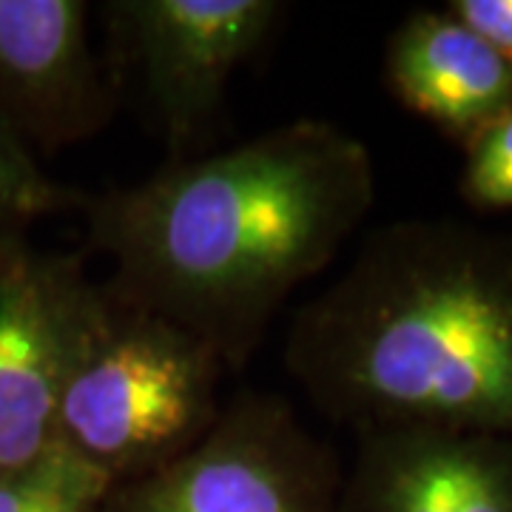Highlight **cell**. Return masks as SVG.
Here are the masks:
<instances>
[{
  "label": "cell",
  "instance_id": "obj_10",
  "mask_svg": "<svg viewBox=\"0 0 512 512\" xmlns=\"http://www.w3.org/2000/svg\"><path fill=\"white\" fill-rule=\"evenodd\" d=\"M83 205L80 191L49 177L40 157L0 126V251L26 242L43 220Z\"/></svg>",
  "mask_w": 512,
  "mask_h": 512
},
{
  "label": "cell",
  "instance_id": "obj_11",
  "mask_svg": "<svg viewBox=\"0 0 512 512\" xmlns=\"http://www.w3.org/2000/svg\"><path fill=\"white\" fill-rule=\"evenodd\" d=\"M111 487L103 473L55 447L32 467L0 476V512H100Z\"/></svg>",
  "mask_w": 512,
  "mask_h": 512
},
{
  "label": "cell",
  "instance_id": "obj_8",
  "mask_svg": "<svg viewBox=\"0 0 512 512\" xmlns=\"http://www.w3.org/2000/svg\"><path fill=\"white\" fill-rule=\"evenodd\" d=\"M356 439L345 512H512V441L436 427Z\"/></svg>",
  "mask_w": 512,
  "mask_h": 512
},
{
  "label": "cell",
  "instance_id": "obj_13",
  "mask_svg": "<svg viewBox=\"0 0 512 512\" xmlns=\"http://www.w3.org/2000/svg\"><path fill=\"white\" fill-rule=\"evenodd\" d=\"M450 12L512 63V0H453Z\"/></svg>",
  "mask_w": 512,
  "mask_h": 512
},
{
  "label": "cell",
  "instance_id": "obj_12",
  "mask_svg": "<svg viewBox=\"0 0 512 512\" xmlns=\"http://www.w3.org/2000/svg\"><path fill=\"white\" fill-rule=\"evenodd\" d=\"M461 194L484 211L512 208V109L467 143Z\"/></svg>",
  "mask_w": 512,
  "mask_h": 512
},
{
  "label": "cell",
  "instance_id": "obj_4",
  "mask_svg": "<svg viewBox=\"0 0 512 512\" xmlns=\"http://www.w3.org/2000/svg\"><path fill=\"white\" fill-rule=\"evenodd\" d=\"M100 512H345V476L291 404L245 393L188 453L114 484Z\"/></svg>",
  "mask_w": 512,
  "mask_h": 512
},
{
  "label": "cell",
  "instance_id": "obj_2",
  "mask_svg": "<svg viewBox=\"0 0 512 512\" xmlns=\"http://www.w3.org/2000/svg\"><path fill=\"white\" fill-rule=\"evenodd\" d=\"M285 367L353 433L436 427L512 441V234L402 220L296 311Z\"/></svg>",
  "mask_w": 512,
  "mask_h": 512
},
{
  "label": "cell",
  "instance_id": "obj_9",
  "mask_svg": "<svg viewBox=\"0 0 512 512\" xmlns=\"http://www.w3.org/2000/svg\"><path fill=\"white\" fill-rule=\"evenodd\" d=\"M387 77L407 109L470 143L512 109V63L453 12H419L390 37Z\"/></svg>",
  "mask_w": 512,
  "mask_h": 512
},
{
  "label": "cell",
  "instance_id": "obj_3",
  "mask_svg": "<svg viewBox=\"0 0 512 512\" xmlns=\"http://www.w3.org/2000/svg\"><path fill=\"white\" fill-rule=\"evenodd\" d=\"M220 356L180 325L92 285L57 407V447L111 484L188 453L220 416Z\"/></svg>",
  "mask_w": 512,
  "mask_h": 512
},
{
  "label": "cell",
  "instance_id": "obj_1",
  "mask_svg": "<svg viewBox=\"0 0 512 512\" xmlns=\"http://www.w3.org/2000/svg\"><path fill=\"white\" fill-rule=\"evenodd\" d=\"M376 202L370 148L293 120L217 154L163 165L86 200L109 288L197 336L225 367L251 359L276 313L325 274Z\"/></svg>",
  "mask_w": 512,
  "mask_h": 512
},
{
  "label": "cell",
  "instance_id": "obj_7",
  "mask_svg": "<svg viewBox=\"0 0 512 512\" xmlns=\"http://www.w3.org/2000/svg\"><path fill=\"white\" fill-rule=\"evenodd\" d=\"M114 103L89 40V3L0 0V126L43 157L100 134Z\"/></svg>",
  "mask_w": 512,
  "mask_h": 512
},
{
  "label": "cell",
  "instance_id": "obj_5",
  "mask_svg": "<svg viewBox=\"0 0 512 512\" xmlns=\"http://www.w3.org/2000/svg\"><path fill=\"white\" fill-rule=\"evenodd\" d=\"M274 0H114L103 12L151 117L188 160L214 126L239 63L265 43L282 15Z\"/></svg>",
  "mask_w": 512,
  "mask_h": 512
},
{
  "label": "cell",
  "instance_id": "obj_6",
  "mask_svg": "<svg viewBox=\"0 0 512 512\" xmlns=\"http://www.w3.org/2000/svg\"><path fill=\"white\" fill-rule=\"evenodd\" d=\"M94 279L32 239L0 251V476L57 447V407Z\"/></svg>",
  "mask_w": 512,
  "mask_h": 512
}]
</instances>
